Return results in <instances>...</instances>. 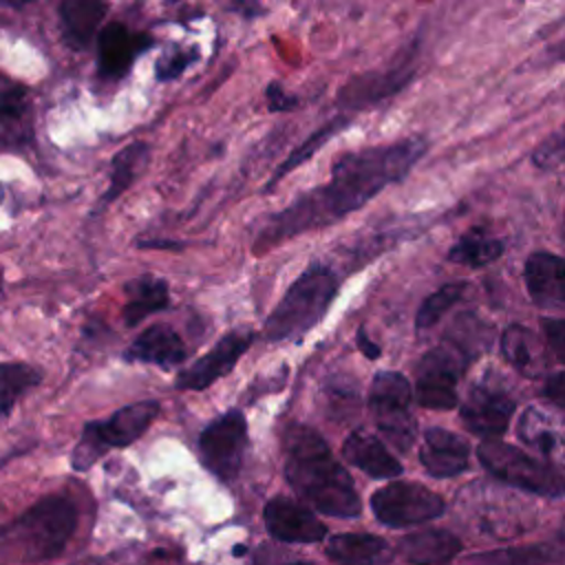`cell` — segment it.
Instances as JSON below:
<instances>
[{"mask_svg": "<svg viewBox=\"0 0 565 565\" xmlns=\"http://www.w3.org/2000/svg\"><path fill=\"white\" fill-rule=\"evenodd\" d=\"M424 152L426 141L408 137L386 146H366L340 154L333 161L331 179L324 185L302 194L269 218L254 243V252H265L289 236L335 223L355 212L386 185L404 179Z\"/></svg>", "mask_w": 565, "mask_h": 565, "instance_id": "cell-1", "label": "cell"}, {"mask_svg": "<svg viewBox=\"0 0 565 565\" xmlns=\"http://www.w3.org/2000/svg\"><path fill=\"white\" fill-rule=\"evenodd\" d=\"M282 452L285 477L307 503L322 514L340 519L362 512L349 472L313 428L302 424L287 426L282 433Z\"/></svg>", "mask_w": 565, "mask_h": 565, "instance_id": "cell-2", "label": "cell"}, {"mask_svg": "<svg viewBox=\"0 0 565 565\" xmlns=\"http://www.w3.org/2000/svg\"><path fill=\"white\" fill-rule=\"evenodd\" d=\"M79 525L77 503L46 494L0 527V556L13 563H44L64 554Z\"/></svg>", "mask_w": 565, "mask_h": 565, "instance_id": "cell-3", "label": "cell"}, {"mask_svg": "<svg viewBox=\"0 0 565 565\" xmlns=\"http://www.w3.org/2000/svg\"><path fill=\"white\" fill-rule=\"evenodd\" d=\"M335 291L338 278L327 265L307 267L265 320V338L274 342L300 338L322 320Z\"/></svg>", "mask_w": 565, "mask_h": 565, "instance_id": "cell-4", "label": "cell"}, {"mask_svg": "<svg viewBox=\"0 0 565 565\" xmlns=\"http://www.w3.org/2000/svg\"><path fill=\"white\" fill-rule=\"evenodd\" d=\"M161 413L159 399H139L117 408L106 419H90L82 426L79 439L71 452V468L88 472L113 448H128L146 435Z\"/></svg>", "mask_w": 565, "mask_h": 565, "instance_id": "cell-5", "label": "cell"}, {"mask_svg": "<svg viewBox=\"0 0 565 565\" xmlns=\"http://www.w3.org/2000/svg\"><path fill=\"white\" fill-rule=\"evenodd\" d=\"M477 457L481 466L503 483L547 499L565 494V477L561 472L505 441H481Z\"/></svg>", "mask_w": 565, "mask_h": 565, "instance_id": "cell-6", "label": "cell"}, {"mask_svg": "<svg viewBox=\"0 0 565 565\" xmlns=\"http://www.w3.org/2000/svg\"><path fill=\"white\" fill-rule=\"evenodd\" d=\"M413 391L408 380L395 371H382L373 377L369 388V408L393 448L408 452L415 441L417 422L411 415Z\"/></svg>", "mask_w": 565, "mask_h": 565, "instance_id": "cell-7", "label": "cell"}, {"mask_svg": "<svg viewBox=\"0 0 565 565\" xmlns=\"http://www.w3.org/2000/svg\"><path fill=\"white\" fill-rule=\"evenodd\" d=\"M247 448V422L241 411H227L212 419L199 435V457L207 472L221 481H234Z\"/></svg>", "mask_w": 565, "mask_h": 565, "instance_id": "cell-8", "label": "cell"}, {"mask_svg": "<svg viewBox=\"0 0 565 565\" xmlns=\"http://www.w3.org/2000/svg\"><path fill=\"white\" fill-rule=\"evenodd\" d=\"M373 514L388 527H408L444 514V499L422 483L395 481L373 492Z\"/></svg>", "mask_w": 565, "mask_h": 565, "instance_id": "cell-9", "label": "cell"}, {"mask_svg": "<svg viewBox=\"0 0 565 565\" xmlns=\"http://www.w3.org/2000/svg\"><path fill=\"white\" fill-rule=\"evenodd\" d=\"M466 358L448 342L426 351L415 366V399L424 408L448 411L457 404V384Z\"/></svg>", "mask_w": 565, "mask_h": 565, "instance_id": "cell-10", "label": "cell"}, {"mask_svg": "<svg viewBox=\"0 0 565 565\" xmlns=\"http://www.w3.org/2000/svg\"><path fill=\"white\" fill-rule=\"evenodd\" d=\"M254 342L252 331H230L216 340V344L196 358L192 364L181 369L174 380V388L179 391H203L212 386L216 380L225 377L238 362V358Z\"/></svg>", "mask_w": 565, "mask_h": 565, "instance_id": "cell-11", "label": "cell"}, {"mask_svg": "<svg viewBox=\"0 0 565 565\" xmlns=\"http://www.w3.org/2000/svg\"><path fill=\"white\" fill-rule=\"evenodd\" d=\"M514 408L516 404L510 393L483 377L468 391V397L461 406V419L472 433L497 437L503 435L510 426Z\"/></svg>", "mask_w": 565, "mask_h": 565, "instance_id": "cell-12", "label": "cell"}, {"mask_svg": "<svg viewBox=\"0 0 565 565\" xmlns=\"http://www.w3.org/2000/svg\"><path fill=\"white\" fill-rule=\"evenodd\" d=\"M516 435L527 448L565 468V413L527 406L521 413Z\"/></svg>", "mask_w": 565, "mask_h": 565, "instance_id": "cell-13", "label": "cell"}, {"mask_svg": "<svg viewBox=\"0 0 565 565\" xmlns=\"http://www.w3.org/2000/svg\"><path fill=\"white\" fill-rule=\"evenodd\" d=\"M263 519L267 532L287 543H316L327 534L324 523L318 521L313 512L287 497L269 499L263 510Z\"/></svg>", "mask_w": 565, "mask_h": 565, "instance_id": "cell-14", "label": "cell"}, {"mask_svg": "<svg viewBox=\"0 0 565 565\" xmlns=\"http://www.w3.org/2000/svg\"><path fill=\"white\" fill-rule=\"evenodd\" d=\"M152 40L146 33H135L121 22L106 24L97 35V71L106 79L124 77L139 53H143Z\"/></svg>", "mask_w": 565, "mask_h": 565, "instance_id": "cell-15", "label": "cell"}, {"mask_svg": "<svg viewBox=\"0 0 565 565\" xmlns=\"http://www.w3.org/2000/svg\"><path fill=\"white\" fill-rule=\"evenodd\" d=\"M188 349L179 331L170 324H150L132 338L124 351V362L128 364H152L159 369H174L183 364Z\"/></svg>", "mask_w": 565, "mask_h": 565, "instance_id": "cell-16", "label": "cell"}, {"mask_svg": "<svg viewBox=\"0 0 565 565\" xmlns=\"http://www.w3.org/2000/svg\"><path fill=\"white\" fill-rule=\"evenodd\" d=\"M523 278L539 309L565 313V258L552 252H534L525 260Z\"/></svg>", "mask_w": 565, "mask_h": 565, "instance_id": "cell-17", "label": "cell"}, {"mask_svg": "<svg viewBox=\"0 0 565 565\" xmlns=\"http://www.w3.org/2000/svg\"><path fill=\"white\" fill-rule=\"evenodd\" d=\"M470 448L466 439L446 430V428H428L424 433V441L419 448V461L428 470V475L437 479L455 477L468 468Z\"/></svg>", "mask_w": 565, "mask_h": 565, "instance_id": "cell-18", "label": "cell"}, {"mask_svg": "<svg viewBox=\"0 0 565 565\" xmlns=\"http://www.w3.org/2000/svg\"><path fill=\"white\" fill-rule=\"evenodd\" d=\"M411 75H413V68L404 64L388 71L358 75L340 88L338 102L344 104L347 108H366L397 93L411 79Z\"/></svg>", "mask_w": 565, "mask_h": 565, "instance_id": "cell-19", "label": "cell"}, {"mask_svg": "<svg viewBox=\"0 0 565 565\" xmlns=\"http://www.w3.org/2000/svg\"><path fill=\"white\" fill-rule=\"evenodd\" d=\"M106 0H62L57 15L66 46L73 51L88 49L106 18Z\"/></svg>", "mask_w": 565, "mask_h": 565, "instance_id": "cell-20", "label": "cell"}, {"mask_svg": "<svg viewBox=\"0 0 565 565\" xmlns=\"http://www.w3.org/2000/svg\"><path fill=\"white\" fill-rule=\"evenodd\" d=\"M126 302L121 307V320L128 329L139 327L150 316L168 309L170 305V287L166 278L143 274L124 285Z\"/></svg>", "mask_w": 565, "mask_h": 565, "instance_id": "cell-21", "label": "cell"}, {"mask_svg": "<svg viewBox=\"0 0 565 565\" xmlns=\"http://www.w3.org/2000/svg\"><path fill=\"white\" fill-rule=\"evenodd\" d=\"M461 541L448 530H422L397 543V554L415 565H446L461 552Z\"/></svg>", "mask_w": 565, "mask_h": 565, "instance_id": "cell-22", "label": "cell"}, {"mask_svg": "<svg viewBox=\"0 0 565 565\" xmlns=\"http://www.w3.org/2000/svg\"><path fill=\"white\" fill-rule=\"evenodd\" d=\"M327 556L338 565H384L393 558V550L375 534L344 532L327 541Z\"/></svg>", "mask_w": 565, "mask_h": 565, "instance_id": "cell-23", "label": "cell"}, {"mask_svg": "<svg viewBox=\"0 0 565 565\" xmlns=\"http://www.w3.org/2000/svg\"><path fill=\"white\" fill-rule=\"evenodd\" d=\"M342 452L351 466L364 470L375 479H388L402 472V463L382 446L377 437L364 430L351 433L342 444Z\"/></svg>", "mask_w": 565, "mask_h": 565, "instance_id": "cell-24", "label": "cell"}, {"mask_svg": "<svg viewBox=\"0 0 565 565\" xmlns=\"http://www.w3.org/2000/svg\"><path fill=\"white\" fill-rule=\"evenodd\" d=\"M505 360L525 377H539L545 371V351L534 331L523 324H510L501 335Z\"/></svg>", "mask_w": 565, "mask_h": 565, "instance_id": "cell-25", "label": "cell"}, {"mask_svg": "<svg viewBox=\"0 0 565 565\" xmlns=\"http://www.w3.org/2000/svg\"><path fill=\"white\" fill-rule=\"evenodd\" d=\"M148 154H150V148L146 141H132L128 146H124L115 157H113V163H110V181H108V188L104 192V196L99 199V205L97 210L110 205L115 199H119L135 181L137 177L141 174L146 161H148Z\"/></svg>", "mask_w": 565, "mask_h": 565, "instance_id": "cell-26", "label": "cell"}, {"mask_svg": "<svg viewBox=\"0 0 565 565\" xmlns=\"http://www.w3.org/2000/svg\"><path fill=\"white\" fill-rule=\"evenodd\" d=\"M42 384V371L29 362H0V419H9L18 402Z\"/></svg>", "mask_w": 565, "mask_h": 565, "instance_id": "cell-27", "label": "cell"}, {"mask_svg": "<svg viewBox=\"0 0 565 565\" xmlns=\"http://www.w3.org/2000/svg\"><path fill=\"white\" fill-rule=\"evenodd\" d=\"M503 252V241L492 236L483 227L468 230L448 252V258L452 263L466 265V267H483L492 260H497Z\"/></svg>", "mask_w": 565, "mask_h": 565, "instance_id": "cell-28", "label": "cell"}, {"mask_svg": "<svg viewBox=\"0 0 565 565\" xmlns=\"http://www.w3.org/2000/svg\"><path fill=\"white\" fill-rule=\"evenodd\" d=\"M558 552L552 545H514L468 556L461 565H554Z\"/></svg>", "mask_w": 565, "mask_h": 565, "instance_id": "cell-29", "label": "cell"}, {"mask_svg": "<svg viewBox=\"0 0 565 565\" xmlns=\"http://www.w3.org/2000/svg\"><path fill=\"white\" fill-rule=\"evenodd\" d=\"M446 342L461 353L466 360L479 355L483 349H488L490 342V327L477 320L475 316H459L452 324V329L446 335Z\"/></svg>", "mask_w": 565, "mask_h": 565, "instance_id": "cell-30", "label": "cell"}, {"mask_svg": "<svg viewBox=\"0 0 565 565\" xmlns=\"http://www.w3.org/2000/svg\"><path fill=\"white\" fill-rule=\"evenodd\" d=\"M466 291V282L459 280V282H448L444 287H439L437 291H433L419 307L417 316H415V327L419 331H426L430 327H435L441 316L463 296Z\"/></svg>", "mask_w": 565, "mask_h": 565, "instance_id": "cell-31", "label": "cell"}, {"mask_svg": "<svg viewBox=\"0 0 565 565\" xmlns=\"http://www.w3.org/2000/svg\"><path fill=\"white\" fill-rule=\"evenodd\" d=\"M342 128H347V119L344 117H338V119H333V121H329L327 126H322L320 130H316L302 146H298L285 161H282V166L276 170V174L271 177V183H269V188L274 185V183H278L289 170H296L300 163H305L307 159H311L335 132H340Z\"/></svg>", "mask_w": 565, "mask_h": 565, "instance_id": "cell-32", "label": "cell"}, {"mask_svg": "<svg viewBox=\"0 0 565 565\" xmlns=\"http://www.w3.org/2000/svg\"><path fill=\"white\" fill-rule=\"evenodd\" d=\"M29 115V93L22 84L0 73V119L7 124L22 121Z\"/></svg>", "mask_w": 565, "mask_h": 565, "instance_id": "cell-33", "label": "cell"}, {"mask_svg": "<svg viewBox=\"0 0 565 565\" xmlns=\"http://www.w3.org/2000/svg\"><path fill=\"white\" fill-rule=\"evenodd\" d=\"M532 161L536 168L543 170H552L565 163V124L554 130L534 152H532Z\"/></svg>", "mask_w": 565, "mask_h": 565, "instance_id": "cell-34", "label": "cell"}, {"mask_svg": "<svg viewBox=\"0 0 565 565\" xmlns=\"http://www.w3.org/2000/svg\"><path fill=\"white\" fill-rule=\"evenodd\" d=\"M196 60V51H181V49H174L166 55H161L154 64V75L159 82H170V79H177L192 62Z\"/></svg>", "mask_w": 565, "mask_h": 565, "instance_id": "cell-35", "label": "cell"}, {"mask_svg": "<svg viewBox=\"0 0 565 565\" xmlns=\"http://www.w3.org/2000/svg\"><path fill=\"white\" fill-rule=\"evenodd\" d=\"M541 324L550 351L558 362L565 364V318H543Z\"/></svg>", "mask_w": 565, "mask_h": 565, "instance_id": "cell-36", "label": "cell"}, {"mask_svg": "<svg viewBox=\"0 0 565 565\" xmlns=\"http://www.w3.org/2000/svg\"><path fill=\"white\" fill-rule=\"evenodd\" d=\"M265 95H267V102H269L271 110H289V108L296 106V97L285 93L280 84H269Z\"/></svg>", "mask_w": 565, "mask_h": 565, "instance_id": "cell-37", "label": "cell"}, {"mask_svg": "<svg viewBox=\"0 0 565 565\" xmlns=\"http://www.w3.org/2000/svg\"><path fill=\"white\" fill-rule=\"evenodd\" d=\"M543 393H545L552 402L565 406V371H558V373L550 375L547 382H545V386H543Z\"/></svg>", "mask_w": 565, "mask_h": 565, "instance_id": "cell-38", "label": "cell"}, {"mask_svg": "<svg viewBox=\"0 0 565 565\" xmlns=\"http://www.w3.org/2000/svg\"><path fill=\"white\" fill-rule=\"evenodd\" d=\"M358 342H360V351H362L366 358H377V355H380V347L369 340V335H366L364 329L358 331Z\"/></svg>", "mask_w": 565, "mask_h": 565, "instance_id": "cell-39", "label": "cell"}, {"mask_svg": "<svg viewBox=\"0 0 565 565\" xmlns=\"http://www.w3.org/2000/svg\"><path fill=\"white\" fill-rule=\"evenodd\" d=\"M139 247H143V249H179L181 245L179 243H174V241H139L137 243Z\"/></svg>", "mask_w": 565, "mask_h": 565, "instance_id": "cell-40", "label": "cell"}, {"mask_svg": "<svg viewBox=\"0 0 565 565\" xmlns=\"http://www.w3.org/2000/svg\"><path fill=\"white\" fill-rule=\"evenodd\" d=\"M550 53H552V57H556L558 62H565V38L558 40L556 44H552V46H550Z\"/></svg>", "mask_w": 565, "mask_h": 565, "instance_id": "cell-41", "label": "cell"}, {"mask_svg": "<svg viewBox=\"0 0 565 565\" xmlns=\"http://www.w3.org/2000/svg\"><path fill=\"white\" fill-rule=\"evenodd\" d=\"M2 4H7V7H13V9H18V7H24V4H29L31 0H0Z\"/></svg>", "mask_w": 565, "mask_h": 565, "instance_id": "cell-42", "label": "cell"}, {"mask_svg": "<svg viewBox=\"0 0 565 565\" xmlns=\"http://www.w3.org/2000/svg\"><path fill=\"white\" fill-rule=\"evenodd\" d=\"M0 296H2V274H0Z\"/></svg>", "mask_w": 565, "mask_h": 565, "instance_id": "cell-43", "label": "cell"}, {"mask_svg": "<svg viewBox=\"0 0 565 565\" xmlns=\"http://www.w3.org/2000/svg\"><path fill=\"white\" fill-rule=\"evenodd\" d=\"M289 565H311V563H289Z\"/></svg>", "mask_w": 565, "mask_h": 565, "instance_id": "cell-44", "label": "cell"}]
</instances>
